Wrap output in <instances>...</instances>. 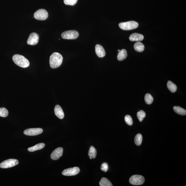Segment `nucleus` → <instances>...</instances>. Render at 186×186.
<instances>
[{
  "mask_svg": "<svg viewBox=\"0 0 186 186\" xmlns=\"http://www.w3.org/2000/svg\"><path fill=\"white\" fill-rule=\"evenodd\" d=\"M120 51V50H119H119H118V52Z\"/></svg>",
  "mask_w": 186,
  "mask_h": 186,
  "instance_id": "29",
  "label": "nucleus"
},
{
  "mask_svg": "<svg viewBox=\"0 0 186 186\" xmlns=\"http://www.w3.org/2000/svg\"><path fill=\"white\" fill-rule=\"evenodd\" d=\"M43 131V130L40 128H35L25 130L24 133L25 135L29 136H35L40 134Z\"/></svg>",
  "mask_w": 186,
  "mask_h": 186,
  "instance_id": "8",
  "label": "nucleus"
},
{
  "mask_svg": "<svg viewBox=\"0 0 186 186\" xmlns=\"http://www.w3.org/2000/svg\"><path fill=\"white\" fill-rule=\"evenodd\" d=\"M63 58L61 54L55 52L50 56V65L52 68L55 69L59 67L63 63Z\"/></svg>",
  "mask_w": 186,
  "mask_h": 186,
  "instance_id": "1",
  "label": "nucleus"
},
{
  "mask_svg": "<svg viewBox=\"0 0 186 186\" xmlns=\"http://www.w3.org/2000/svg\"><path fill=\"white\" fill-rule=\"evenodd\" d=\"M78 0H64L65 4L71 6L74 5L77 3Z\"/></svg>",
  "mask_w": 186,
  "mask_h": 186,
  "instance_id": "27",
  "label": "nucleus"
},
{
  "mask_svg": "<svg viewBox=\"0 0 186 186\" xmlns=\"http://www.w3.org/2000/svg\"><path fill=\"white\" fill-rule=\"evenodd\" d=\"M95 51L97 55L100 58L104 57L106 55V52L104 48L99 44L95 46Z\"/></svg>",
  "mask_w": 186,
  "mask_h": 186,
  "instance_id": "12",
  "label": "nucleus"
},
{
  "mask_svg": "<svg viewBox=\"0 0 186 186\" xmlns=\"http://www.w3.org/2000/svg\"><path fill=\"white\" fill-rule=\"evenodd\" d=\"M108 164L106 163H104L101 165V170L102 171L104 172H106L108 171Z\"/></svg>",
  "mask_w": 186,
  "mask_h": 186,
  "instance_id": "28",
  "label": "nucleus"
},
{
  "mask_svg": "<svg viewBox=\"0 0 186 186\" xmlns=\"http://www.w3.org/2000/svg\"><path fill=\"white\" fill-rule=\"evenodd\" d=\"M48 14L47 11L44 9H39L35 12L34 17L37 20H44L48 18Z\"/></svg>",
  "mask_w": 186,
  "mask_h": 186,
  "instance_id": "7",
  "label": "nucleus"
},
{
  "mask_svg": "<svg viewBox=\"0 0 186 186\" xmlns=\"http://www.w3.org/2000/svg\"><path fill=\"white\" fill-rule=\"evenodd\" d=\"M79 33L77 31L70 30L64 32L61 34V37L63 39H75L78 37Z\"/></svg>",
  "mask_w": 186,
  "mask_h": 186,
  "instance_id": "4",
  "label": "nucleus"
},
{
  "mask_svg": "<svg viewBox=\"0 0 186 186\" xmlns=\"http://www.w3.org/2000/svg\"><path fill=\"white\" fill-rule=\"evenodd\" d=\"M125 123L128 125L131 126L133 125V120L131 116L129 115L125 116Z\"/></svg>",
  "mask_w": 186,
  "mask_h": 186,
  "instance_id": "26",
  "label": "nucleus"
},
{
  "mask_svg": "<svg viewBox=\"0 0 186 186\" xmlns=\"http://www.w3.org/2000/svg\"><path fill=\"white\" fill-rule=\"evenodd\" d=\"M146 116V113L142 110H141L137 112V117L140 122H142Z\"/></svg>",
  "mask_w": 186,
  "mask_h": 186,
  "instance_id": "24",
  "label": "nucleus"
},
{
  "mask_svg": "<svg viewBox=\"0 0 186 186\" xmlns=\"http://www.w3.org/2000/svg\"><path fill=\"white\" fill-rule=\"evenodd\" d=\"M39 40L38 35L35 32H32L30 35L27 41V44L29 45H35L37 44Z\"/></svg>",
  "mask_w": 186,
  "mask_h": 186,
  "instance_id": "10",
  "label": "nucleus"
},
{
  "mask_svg": "<svg viewBox=\"0 0 186 186\" xmlns=\"http://www.w3.org/2000/svg\"><path fill=\"white\" fill-rule=\"evenodd\" d=\"M129 181L130 183L133 185H141L144 183L145 179L142 175H135L131 176Z\"/></svg>",
  "mask_w": 186,
  "mask_h": 186,
  "instance_id": "5",
  "label": "nucleus"
},
{
  "mask_svg": "<svg viewBox=\"0 0 186 186\" xmlns=\"http://www.w3.org/2000/svg\"><path fill=\"white\" fill-rule=\"evenodd\" d=\"M129 39L131 41L140 42L144 39V36L142 35L135 33L132 34L129 37Z\"/></svg>",
  "mask_w": 186,
  "mask_h": 186,
  "instance_id": "13",
  "label": "nucleus"
},
{
  "mask_svg": "<svg viewBox=\"0 0 186 186\" xmlns=\"http://www.w3.org/2000/svg\"><path fill=\"white\" fill-rule=\"evenodd\" d=\"M174 111L179 115L185 116L186 115V110L179 106H174L173 107Z\"/></svg>",
  "mask_w": 186,
  "mask_h": 186,
  "instance_id": "18",
  "label": "nucleus"
},
{
  "mask_svg": "<svg viewBox=\"0 0 186 186\" xmlns=\"http://www.w3.org/2000/svg\"><path fill=\"white\" fill-rule=\"evenodd\" d=\"M54 111L55 115L60 119H63L64 117V113L61 106L59 105L55 106Z\"/></svg>",
  "mask_w": 186,
  "mask_h": 186,
  "instance_id": "14",
  "label": "nucleus"
},
{
  "mask_svg": "<svg viewBox=\"0 0 186 186\" xmlns=\"http://www.w3.org/2000/svg\"><path fill=\"white\" fill-rule=\"evenodd\" d=\"M63 148L61 147H59L53 151L51 153L50 157L52 160H57L63 156Z\"/></svg>",
  "mask_w": 186,
  "mask_h": 186,
  "instance_id": "11",
  "label": "nucleus"
},
{
  "mask_svg": "<svg viewBox=\"0 0 186 186\" xmlns=\"http://www.w3.org/2000/svg\"><path fill=\"white\" fill-rule=\"evenodd\" d=\"M168 89L172 93L175 92L177 91V87L176 85L172 81H168L167 84Z\"/></svg>",
  "mask_w": 186,
  "mask_h": 186,
  "instance_id": "19",
  "label": "nucleus"
},
{
  "mask_svg": "<svg viewBox=\"0 0 186 186\" xmlns=\"http://www.w3.org/2000/svg\"><path fill=\"white\" fill-rule=\"evenodd\" d=\"M134 48L137 51L142 52L144 50V46L142 42H138L135 44Z\"/></svg>",
  "mask_w": 186,
  "mask_h": 186,
  "instance_id": "17",
  "label": "nucleus"
},
{
  "mask_svg": "<svg viewBox=\"0 0 186 186\" xmlns=\"http://www.w3.org/2000/svg\"><path fill=\"white\" fill-rule=\"evenodd\" d=\"M88 156H89L90 159H94L97 156V150L93 146H91L90 147L89 150L88 152Z\"/></svg>",
  "mask_w": 186,
  "mask_h": 186,
  "instance_id": "20",
  "label": "nucleus"
},
{
  "mask_svg": "<svg viewBox=\"0 0 186 186\" xmlns=\"http://www.w3.org/2000/svg\"><path fill=\"white\" fill-rule=\"evenodd\" d=\"M120 28L124 30H129L138 27V23L134 21L120 23L119 25Z\"/></svg>",
  "mask_w": 186,
  "mask_h": 186,
  "instance_id": "3",
  "label": "nucleus"
},
{
  "mask_svg": "<svg viewBox=\"0 0 186 186\" xmlns=\"http://www.w3.org/2000/svg\"><path fill=\"white\" fill-rule=\"evenodd\" d=\"M8 115V112L6 108H0V117H6Z\"/></svg>",
  "mask_w": 186,
  "mask_h": 186,
  "instance_id": "25",
  "label": "nucleus"
},
{
  "mask_svg": "<svg viewBox=\"0 0 186 186\" xmlns=\"http://www.w3.org/2000/svg\"><path fill=\"white\" fill-rule=\"evenodd\" d=\"M99 185L100 186H112V185L111 182L107 178H102L99 182Z\"/></svg>",
  "mask_w": 186,
  "mask_h": 186,
  "instance_id": "21",
  "label": "nucleus"
},
{
  "mask_svg": "<svg viewBox=\"0 0 186 186\" xmlns=\"http://www.w3.org/2000/svg\"><path fill=\"white\" fill-rule=\"evenodd\" d=\"M127 57V50L125 49L120 50L118 54L117 58L118 61H122L126 58Z\"/></svg>",
  "mask_w": 186,
  "mask_h": 186,
  "instance_id": "15",
  "label": "nucleus"
},
{
  "mask_svg": "<svg viewBox=\"0 0 186 186\" xmlns=\"http://www.w3.org/2000/svg\"><path fill=\"white\" fill-rule=\"evenodd\" d=\"M44 146H45V144L44 143H38L34 146L28 148V150L29 151L33 152L35 151L41 150V149H43Z\"/></svg>",
  "mask_w": 186,
  "mask_h": 186,
  "instance_id": "16",
  "label": "nucleus"
},
{
  "mask_svg": "<svg viewBox=\"0 0 186 186\" xmlns=\"http://www.w3.org/2000/svg\"><path fill=\"white\" fill-rule=\"evenodd\" d=\"M80 171V170L78 167H75L64 170L62 172V174L67 176H74L78 174Z\"/></svg>",
  "mask_w": 186,
  "mask_h": 186,
  "instance_id": "9",
  "label": "nucleus"
},
{
  "mask_svg": "<svg viewBox=\"0 0 186 186\" xmlns=\"http://www.w3.org/2000/svg\"><path fill=\"white\" fill-rule=\"evenodd\" d=\"M144 100L147 104H152L154 101V98L151 94H147L145 95Z\"/></svg>",
  "mask_w": 186,
  "mask_h": 186,
  "instance_id": "23",
  "label": "nucleus"
},
{
  "mask_svg": "<svg viewBox=\"0 0 186 186\" xmlns=\"http://www.w3.org/2000/svg\"><path fill=\"white\" fill-rule=\"evenodd\" d=\"M18 163V160L15 159H9L1 163H0V168H11L17 165Z\"/></svg>",
  "mask_w": 186,
  "mask_h": 186,
  "instance_id": "6",
  "label": "nucleus"
},
{
  "mask_svg": "<svg viewBox=\"0 0 186 186\" xmlns=\"http://www.w3.org/2000/svg\"><path fill=\"white\" fill-rule=\"evenodd\" d=\"M143 137L140 133H138L135 136V142L137 146H140L142 142Z\"/></svg>",
  "mask_w": 186,
  "mask_h": 186,
  "instance_id": "22",
  "label": "nucleus"
},
{
  "mask_svg": "<svg viewBox=\"0 0 186 186\" xmlns=\"http://www.w3.org/2000/svg\"><path fill=\"white\" fill-rule=\"evenodd\" d=\"M13 60L14 63L21 67L26 68L29 66L30 62L24 56L16 54L13 56Z\"/></svg>",
  "mask_w": 186,
  "mask_h": 186,
  "instance_id": "2",
  "label": "nucleus"
}]
</instances>
